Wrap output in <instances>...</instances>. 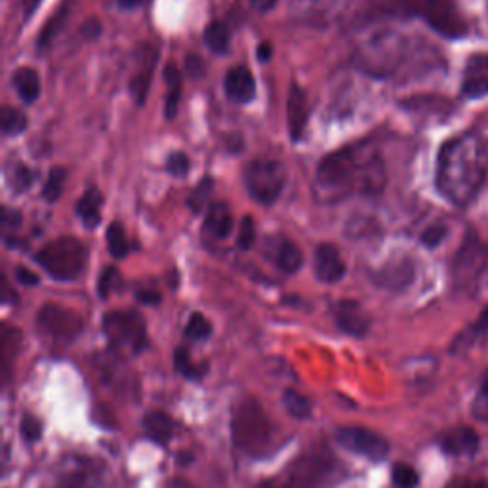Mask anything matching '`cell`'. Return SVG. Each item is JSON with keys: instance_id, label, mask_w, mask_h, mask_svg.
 <instances>
[{"instance_id": "obj_1", "label": "cell", "mask_w": 488, "mask_h": 488, "mask_svg": "<svg viewBox=\"0 0 488 488\" xmlns=\"http://www.w3.org/2000/svg\"><path fill=\"white\" fill-rule=\"evenodd\" d=\"M387 172L380 149L370 142H356L327 155L315 172V197L337 202L355 195L374 197L384 191Z\"/></svg>"}, {"instance_id": "obj_2", "label": "cell", "mask_w": 488, "mask_h": 488, "mask_svg": "<svg viewBox=\"0 0 488 488\" xmlns=\"http://www.w3.org/2000/svg\"><path fill=\"white\" fill-rule=\"evenodd\" d=\"M486 147L479 134L467 132L448 140L437 157L435 183L439 193L456 206L472 202L486 178Z\"/></svg>"}, {"instance_id": "obj_3", "label": "cell", "mask_w": 488, "mask_h": 488, "mask_svg": "<svg viewBox=\"0 0 488 488\" xmlns=\"http://www.w3.org/2000/svg\"><path fill=\"white\" fill-rule=\"evenodd\" d=\"M231 437L242 453L264 456L275 446V425L254 399H242L231 415Z\"/></svg>"}, {"instance_id": "obj_4", "label": "cell", "mask_w": 488, "mask_h": 488, "mask_svg": "<svg viewBox=\"0 0 488 488\" xmlns=\"http://www.w3.org/2000/svg\"><path fill=\"white\" fill-rule=\"evenodd\" d=\"M380 8L397 15H416L446 39H460L467 25L454 0H380Z\"/></svg>"}, {"instance_id": "obj_5", "label": "cell", "mask_w": 488, "mask_h": 488, "mask_svg": "<svg viewBox=\"0 0 488 488\" xmlns=\"http://www.w3.org/2000/svg\"><path fill=\"white\" fill-rule=\"evenodd\" d=\"M337 467L340 465L325 446L313 448L298 456L283 477L268 481L259 488H321L336 479Z\"/></svg>"}, {"instance_id": "obj_6", "label": "cell", "mask_w": 488, "mask_h": 488, "mask_svg": "<svg viewBox=\"0 0 488 488\" xmlns=\"http://www.w3.org/2000/svg\"><path fill=\"white\" fill-rule=\"evenodd\" d=\"M34 259L39 261V266L52 278L71 283V280H77L84 273L88 264V250L79 239L60 237L46 242L36 252Z\"/></svg>"}, {"instance_id": "obj_7", "label": "cell", "mask_w": 488, "mask_h": 488, "mask_svg": "<svg viewBox=\"0 0 488 488\" xmlns=\"http://www.w3.org/2000/svg\"><path fill=\"white\" fill-rule=\"evenodd\" d=\"M244 185L256 202L271 206L283 195L287 168L283 162L273 159H256L244 171Z\"/></svg>"}, {"instance_id": "obj_8", "label": "cell", "mask_w": 488, "mask_h": 488, "mask_svg": "<svg viewBox=\"0 0 488 488\" xmlns=\"http://www.w3.org/2000/svg\"><path fill=\"white\" fill-rule=\"evenodd\" d=\"M486 266L488 247L473 231H469L453 261V280L456 290L475 294Z\"/></svg>"}, {"instance_id": "obj_9", "label": "cell", "mask_w": 488, "mask_h": 488, "mask_svg": "<svg viewBox=\"0 0 488 488\" xmlns=\"http://www.w3.org/2000/svg\"><path fill=\"white\" fill-rule=\"evenodd\" d=\"M103 330L112 347L140 353L147 347V328L138 311H111L103 317Z\"/></svg>"}, {"instance_id": "obj_10", "label": "cell", "mask_w": 488, "mask_h": 488, "mask_svg": "<svg viewBox=\"0 0 488 488\" xmlns=\"http://www.w3.org/2000/svg\"><path fill=\"white\" fill-rule=\"evenodd\" d=\"M36 325L50 340L62 346H69L77 340L84 327L83 317L77 311L55 304H46L41 307L39 315H36Z\"/></svg>"}, {"instance_id": "obj_11", "label": "cell", "mask_w": 488, "mask_h": 488, "mask_svg": "<svg viewBox=\"0 0 488 488\" xmlns=\"http://www.w3.org/2000/svg\"><path fill=\"white\" fill-rule=\"evenodd\" d=\"M336 441L349 453L365 456L372 462H382L389 454V443L376 431L366 427H342L337 429Z\"/></svg>"}, {"instance_id": "obj_12", "label": "cell", "mask_w": 488, "mask_h": 488, "mask_svg": "<svg viewBox=\"0 0 488 488\" xmlns=\"http://www.w3.org/2000/svg\"><path fill=\"white\" fill-rule=\"evenodd\" d=\"M347 5L349 0H290V12L298 22L325 27L340 17Z\"/></svg>"}, {"instance_id": "obj_13", "label": "cell", "mask_w": 488, "mask_h": 488, "mask_svg": "<svg viewBox=\"0 0 488 488\" xmlns=\"http://www.w3.org/2000/svg\"><path fill=\"white\" fill-rule=\"evenodd\" d=\"M266 256L285 273H296L304 264V256L302 250L298 249V244L280 235H271L269 239H266Z\"/></svg>"}, {"instance_id": "obj_14", "label": "cell", "mask_w": 488, "mask_h": 488, "mask_svg": "<svg viewBox=\"0 0 488 488\" xmlns=\"http://www.w3.org/2000/svg\"><path fill=\"white\" fill-rule=\"evenodd\" d=\"M157 48L151 44H143L142 52L138 55V65L136 71L132 74V79H130V92H132L134 102L138 105L145 103L147 92H149V84H151L153 79V71L157 65Z\"/></svg>"}, {"instance_id": "obj_15", "label": "cell", "mask_w": 488, "mask_h": 488, "mask_svg": "<svg viewBox=\"0 0 488 488\" xmlns=\"http://www.w3.org/2000/svg\"><path fill=\"white\" fill-rule=\"evenodd\" d=\"M462 93L467 100H477L488 93V54H473L467 60Z\"/></svg>"}, {"instance_id": "obj_16", "label": "cell", "mask_w": 488, "mask_h": 488, "mask_svg": "<svg viewBox=\"0 0 488 488\" xmlns=\"http://www.w3.org/2000/svg\"><path fill=\"white\" fill-rule=\"evenodd\" d=\"M223 90H225V96H228L231 102L250 103L256 98L254 74L250 73L249 67L235 65L225 73Z\"/></svg>"}, {"instance_id": "obj_17", "label": "cell", "mask_w": 488, "mask_h": 488, "mask_svg": "<svg viewBox=\"0 0 488 488\" xmlns=\"http://www.w3.org/2000/svg\"><path fill=\"white\" fill-rule=\"evenodd\" d=\"M313 268L317 278L327 285L337 283V280H342L346 275L344 258L340 250L332 247V244H321V247H317Z\"/></svg>"}, {"instance_id": "obj_18", "label": "cell", "mask_w": 488, "mask_h": 488, "mask_svg": "<svg viewBox=\"0 0 488 488\" xmlns=\"http://www.w3.org/2000/svg\"><path fill=\"white\" fill-rule=\"evenodd\" d=\"M287 112H288V136L294 143L304 138L306 126L309 121V105H307V96L306 92L299 88L298 84H292L288 92V102H287Z\"/></svg>"}, {"instance_id": "obj_19", "label": "cell", "mask_w": 488, "mask_h": 488, "mask_svg": "<svg viewBox=\"0 0 488 488\" xmlns=\"http://www.w3.org/2000/svg\"><path fill=\"white\" fill-rule=\"evenodd\" d=\"M334 317L337 328L349 336L361 337L368 332V317L365 315L363 307L353 302V299H342V302H337Z\"/></svg>"}, {"instance_id": "obj_20", "label": "cell", "mask_w": 488, "mask_h": 488, "mask_svg": "<svg viewBox=\"0 0 488 488\" xmlns=\"http://www.w3.org/2000/svg\"><path fill=\"white\" fill-rule=\"evenodd\" d=\"M100 472L92 462L79 460L65 467L55 483V488H98Z\"/></svg>"}, {"instance_id": "obj_21", "label": "cell", "mask_w": 488, "mask_h": 488, "mask_svg": "<svg viewBox=\"0 0 488 488\" xmlns=\"http://www.w3.org/2000/svg\"><path fill=\"white\" fill-rule=\"evenodd\" d=\"M479 435L472 427H458L441 439V446L446 454L453 456H475L479 450Z\"/></svg>"}, {"instance_id": "obj_22", "label": "cell", "mask_w": 488, "mask_h": 488, "mask_svg": "<svg viewBox=\"0 0 488 488\" xmlns=\"http://www.w3.org/2000/svg\"><path fill=\"white\" fill-rule=\"evenodd\" d=\"M204 233L212 239H228L233 231V216L229 206L225 202H214L209 206V212L204 216Z\"/></svg>"}, {"instance_id": "obj_23", "label": "cell", "mask_w": 488, "mask_h": 488, "mask_svg": "<svg viewBox=\"0 0 488 488\" xmlns=\"http://www.w3.org/2000/svg\"><path fill=\"white\" fill-rule=\"evenodd\" d=\"M412 278H415V268H412L408 259L397 261V264H389L374 275L376 285L391 290L406 288L412 283Z\"/></svg>"}, {"instance_id": "obj_24", "label": "cell", "mask_w": 488, "mask_h": 488, "mask_svg": "<svg viewBox=\"0 0 488 488\" xmlns=\"http://www.w3.org/2000/svg\"><path fill=\"white\" fill-rule=\"evenodd\" d=\"M102 204L103 195L100 193L98 187H90V190L79 199L77 202V214L83 220L84 228L96 229L102 221Z\"/></svg>"}, {"instance_id": "obj_25", "label": "cell", "mask_w": 488, "mask_h": 488, "mask_svg": "<svg viewBox=\"0 0 488 488\" xmlns=\"http://www.w3.org/2000/svg\"><path fill=\"white\" fill-rule=\"evenodd\" d=\"M143 429L149 439H153L159 444H164L174 435V420L161 410H151L147 412L143 418Z\"/></svg>"}, {"instance_id": "obj_26", "label": "cell", "mask_w": 488, "mask_h": 488, "mask_svg": "<svg viewBox=\"0 0 488 488\" xmlns=\"http://www.w3.org/2000/svg\"><path fill=\"white\" fill-rule=\"evenodd\" d=\"M164 81H166V100H164V117L172 121L178 112L180 98H181V74L174 62H171L164 69Z\"/></svg>"}, {"instance_id": "obj_27", "label": "cell", "mask_w": 488, "mask_h": 488, "mask_svg": "<svg viewBox=\"0 0 488 488\" xmlns=\"http://www.w3.org/2000/svg\"><path fill=\"white\" fill-rule=\"evenodd\" d=\"M15 92L25 103H33L41 96V77L33 67H20L12 77Z\"/></svg>"}, {"instance_id": "obj_28", "label": "cell", "mask_w": 488, "mask_h": 488, "mask_svg": "<svg viewBox=\"0 0 488 488\" xmlns=\"http://www.w3.org/2000/svg\"><path fill=\"white\" fill-rule=\"evenodd\" d=\"M204 43L214 54H228L231 46V31L223 22H210L204 29Z\"/></svg>"}, {"instance_id": "obj_29", "label": "cell", "mask_w": 488, "mask_h": 488, "mask_svg": "<svg viewBox=\"0 0 488 488\" xmlns=\"http://www.w3.org/2000/svg\"><path fill=\"white\" fill-rule=\"evenodd\" d=\"M107 244H109V252L112 258L122 259L130 252V244L128 237L124 233V228L119 221H112L107 229Z\"/></svg>"}, {"instance_id": "obj_30", "label": "cell", "mask_w": 488, "mask_h": 488, "mask_svg": "<svg viewBox=\"0 0 488 488\" xmlns=\"http://www.w3.org/2000/svg\"><path fill=\"white\" fill-rule=\"evenodd\" d=\"M36 176H39V172L33 171L31 166H27V164H24V162H14L12 168H10L8 181H10V185L14 187V191L22 193V191L29 190V187L34 183Z\"/></svg>"}, {"instance_id": "obj_31", "label": "cell", "mask_w": 488, "mask_h": 488, "mask_svg": "<svg viewBox=\"0 0 488 488\" xmlns=\"http://www.w3.org/2000/svg\"><path fill=\"white\" fill-rule=\"evenodd\" d=\"M0 126H3V132L6 136L22 134L27 128V117L15 107H5L3 112H0Z\"/></svg>"}, {"instance_id": "obj_32", "label": "cell", "mask_w": 488, "mask_h": 488, "mask_svg": "<svg viewBox=\"0 0 488 488\" xmlns=\"http://www.w3.org/2000/svg\"><path fill=\"white\" fill-rule=\"evenodd\" d=\"M65 178H67V172H65V168H62V166H54L52 171L48 172L46 183L43 187V197L48 202H55L62 197Z\"/></svg>"}, {"instance_id": "obj_33", "label": "cell", "mask_w": 488, "mask_h": 488, "mask_svg": "<svg viewBox=\"0 0 488 488\" xmlns=\"http://www.w3.org/2000/svg\"><path fill=\"white\" fill-rule=\"evenodd\" d=\"M283 403L287 406L288 415L296 420H306L311 416V403L304 395H299V393L294 389L285 391Z\"/></svg>"}, {"instance_id": "obj_34", "label": "cell", "mask_w": 488, "mask_h": 488, "mask_svg": "<svg viewBox=\"0 0 488 488\" xmlns=\"http://www.w3.org/2000/svg\"><path fill=\"white\" fill-rule=\"evenodd\" d=\"M67 12H69L67 6H60L58 10H55V14L46 22V25L43 27V31L39 34V48L48 46L55 39V34L60 33V29L63 27V24L67 20Z\"/></svg>"}, {"instance_id": "obj_35", "label": "cell", "mask_w": 488, "mask_h": 488, "mask_svg": "<svg viewBox=\"0 0 488 488\" xmlns=\"http://www.w3.org/2000/svg\"><path fill=\"white\" fill-rule=\"evenodd\" d=\"M174 365H176V370L180 374H183L185 378L190 380H200L202 378V368H199V365H195L191 361V355L190 351H187L185 347H178L176 353H174Z\"/></svg>"}, {"instance_id": "obj_36", "label": "cell", "mask_w": 488, "mask_h": 488, "mask_svg": "<svg viewBox=\"0 0 488 488\" xmlns=\"http://www.w3.org/2000/svg\"><path fill=\"white\" fill-rule=\"evenodd\" d=\"M391 481L397 488H418L420 484V475L412 465L408 464H397L393 465Z\"/></svg>"}, {"instance_id": "obj_37", "label": "cell", "mask_w": 488, "mask_h": 488, "mask_svg": "<svg viewBox=\"0 0 488 488\" xmlns=\"http://www.w3.org/2000/svg\"><path fill=\"white\" fill-rule=\"evenodd\" d=\"M214 191V181L210 178H204L199 181V185L193 190V193L187 199V204H190V209L197 214L200 212L206 204L210 200V195Z\"/></svg>"}, {"instance_id": "obj_38", "label": "cell", "mask_w": 488, "mask_h": 488, "mask_svg": "<svg viewBox=\"0 0 488 488\" xmlns=\"http://www.w3.org/2000/svg\"><path fill=\"white\" fill-rule=\"evenodd\" d=\"M212 334V325L202 313H193L185 325V336L190 340H206Z\"/></svg>"}, {"instance_id": "obj_39", "label": "cell", "mask_w": 488, "mask_h": 488, "mask_svg": "<svg viewBox=\"0 0 488 488\" xmlns=\"http://www.w3.org/2000/svg\"><path fill=\"white\" fill-rule=\"evenodd\" d=\"M20 332H17L15 328H10V327H5V332H3V346H0V349H3V368H5V376L6 372L10 368V361L12 356L15 355L17 347H20Z\"/></svg>"}, {"instance_id": "obj_40", "label": "cell", "mask_w": 488, "mask_h": 488, "mask_svg": "<svg viewBox=\"0 0 488 488\" xmlns=\"http://www.w3.org/2000/svg\"><path fill=\"white\" fill-rule=\"evenodd\" d=\"M256 242V228H254V220L250 216H244L240 220V228H239V237L237 244L242 250H250Z\"/></svg>"}, {"instance_id": "obj_41", "label": "cell", "mask_w": 488, "mask_h": 488, "mask_svg": "<svg viewBox=\"0 0 488 488\" xmlns=\"http://www.w3.org/2000/svg\"><path fill=\"white\" fill-rule=\"evenodd\" d=\"M166 171L174 178H183L187 172H190V157L181 151L171 153L166 161Z\"/></svg>"}, {"instance_id": "obj_42", "label": "cell", "mask_w": 488, "mask_h": 488, "mask_svg": "<svg viewBox=\"0 0 488 488\" xmlns=\"http://www.w3.org/2000/svg\"><path fill=\"white\" fill-rule=\"evenodd\" d=\"M121 285V275L115 268H107L103 269V273L100 275V280H98V292L102 298H107L112 290H115L117 287Z\"/></svg>"}, {"instance_id": "obj_43", "label": "cell", "mask_w": 488, "mask_h": 488, "mask_svg": "<svg viewBox=\"0 0 488 488\" xmlns=\"http://www.w3.org/2000/svg\"><path fill=\"white\" fill-rule=\"evenodd\" d=\"M446 233H448V229L444 228V225L435 223V225H429V228L422 233L420 239H422L424 247H427V249H437L439 244L444 240Z\"/></svg>"}, {"instance_id": "obj_44", "label": "cell", "mask_w": 488, "mask_h": 488, "mask_svg": "<svg viewBox=\"0 0 488 488\" xmlns=\"http://www.w3.org/2000/svg\"><path fill=\"white\" fill-rule=\"evenodd\" d=\"M22 435L27 443H34L39 441L43 435V424L39 418L34 416H25L22 422Z\"/></svg>"}, {"instance_id": "obj_45", "label": "cell", "mask_w": 488, "mask_h": 488, "mask_svg": "<svg viewBox=\"0 0 488 488\" xmlns=\"http://www.w3.org/2000/svg\"><path fill=\"white\" fill-rule=\"evenodd\" d=\"M136 298H138V302L145 306H157L161 302V292L153 288H142L136 292Z\"/></svg>"}, {"instance_id": "obj_46", "label": "cell", "mask_w": 488, "mask_h": 488, "mask_svg": "<svg viewBox=\"0 0 488 488\" xmlns=\"http://www.w3.org/2000/svg\"><path fill=\"white\" fill-rule=\"evenodd\" d=\"M15 278H17V283H22L25 287H34V285H39V275L33 273L31 269L27 268H17L15 269Z\"/></svg>"}, {"instance_id": "obj_47", "label": "cell", "mask_w": 488, "mask_h": 488, "mask_svg": "<svg viewBox=\"0 0 488 488\" xmlns=\"http://www.w3.org/2000/svg\"><path fill=\"white\" fill-rule=\"evenodd\" d=\"M446 488H488V483L483 479H456Z\"/></svg>"}, {"instance_id": "obj_48", "label": "cell", "mask_w": 488, "mask_h": 488, "mask_svg": "<svg viewBox=\"0 0 488 488\" xmlns=\"http://www.w3.org/2000/svg\"><path fill=\"white\" fill-rule=\"evenodd\" d=\"M200 67H202V60L197 58V55H190V58H187L185 69H187V73L191 74V77H199V74L202 73Z\"/></svg>"}, {"instance_id": "obj_49", "label": "cell", "mask_w": 488, "mask_h": 488, "mask_svg": "<svg viewBox=\"0 0 488 488\" xmlns=\"http://www.w3.org/2000/svg\"><path fill=\"white\" fill-rule=\"evenodd\" d=\"M256 52H258V60L261 63H268L273 58V46L269 43H259Z\"/></svg>"}, {"instance_id": "obj_50", "label": "cell", "mask_w": 488, "mask_h": 488, "mask_svg": "<svg viewBox=\"0 0 488 488\" xmlns=\"http://www.w3.org/2000/svg\"><path fill=\"white\" fill-rule=\"evenodd\" d=\"M277 3H278V0H250L252 8L258 10V12H269V10H273L277 6Z\"/></svg>"}, {"instance_id": "obj_51", "label": "cell", "mask_w": 488, "mask_h": 488, "mask_svg": "<svg viewBox=\"0 0 488 488\" xmlns=\"http://www.w3.org/2000/svg\"><path fill=\"white\" fill-rule=\"evenodd\" d=\"M43 3V0H22V6H24V12H25V17H29L36 6H39Z\"/></svg>"}, {"instance_id": "obj_52", "label": "cell", "mask_w": 488, "mask_h": 488, "mask_svg": "<svg viewBox=\"0 0 488 488\" xmlns=\"http://www.w3.org/2000/svg\"><path fill=\"white\" fill-rule=\"evenodd\" d=\"M100 31H102V27L98 22H88L84 27V34L88 36V39H93V36H96Z\"/></svg>"}, {"instance_id": "obj_53", "label": "cell", "mask_w": 488, "mask_h": 488, "mask_svg": "<svg viewBox=\"0 0 488 488\" xmlns=\"http://www.w3.org/2000/svg\"><path fill=\"white\" fill-rule=\"evenodd\" d=\"M5 223L6 225H14V228H15V225H20V214L5 209Z\"/></svg>"}, {"instance_id": "obj_54", "label": "cell", "mask_w": 488, "mask_h": 488, "mask_svg": "<svg viewBox=\"0 0 488 488\" xmlns=\"http://www.w3.org/2000/svg\"><path fill=\"white\" fill-rule=\"evenodd\" d=\"M117 5L121 8H124V10H132V8L142 5V0H117Z\"/></svg>"}, {"instance_id": "obj_55", "label": "cell", "mask_w": 488, "mask_h": 488, "mask_svg": "<svg viewBox=\"0 0 488 488\" xmlns=\"http://www.w3.org/2000/svg\"><path fill=\"white\" fill-rule=\"evenodd\" d=\"M479 397H481L483 401H488V372L484 374V378H483V386H481Z\"/></svg>"}, {"instance_id": "obj_56", "label": "cell", "mask_w": 488, "mask_h": 488, "mask_svg": "<svg viewBox=\"0 0 488 488\" xmlns=\"http://www.w3.org/2000/svg\"><path fill=\"white\" fill-rule=\"evenodd\" d=\"M168 488H193L190 483H187V481H181V479H176V481H172L171 483V486H168Z\"/></svg>"}]
</instances>
